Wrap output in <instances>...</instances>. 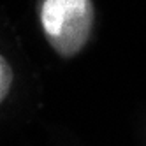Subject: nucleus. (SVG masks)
I'll list each match as a JSON object with an SVG mask.
<instances>
[{"label":"nucleus","mask_w":146,"mask_h":146,"mask_svg":"<svg viewBox=\"0 0 146 146\" xmlns=\"http://www.w3.org/2000/svg\"><path fill=\"white\" fill-rule=\"evenodd\" d=\"M40 23L58 55L74 56L86 44L92 32V0H44Z\"/></svg>","instance_id":"obj_1"},{"label":"nucleus","mask_w":146,"mask_h":146,"mask_svg":"<svg viewBox=\"0 0 146 146\" xmlns=\"http://www.w3.org/2000/svg\"><path fill=\"white\" fill-rule=\"evenodd\" d=\"M13 69L9 65V62L0 55V104H2L7 97L9 90H11V85H13Z\"/></svg>","instance_id":"obj_2"}]
</instances>
